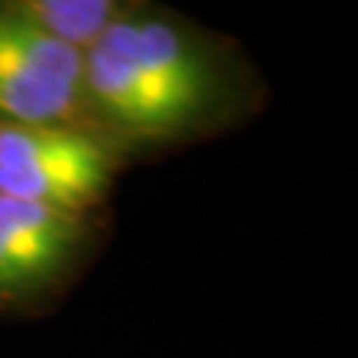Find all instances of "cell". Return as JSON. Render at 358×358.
Instances as JSON below:
<instances>
[{
    "instance_id": "3",
    "label": "cell",
    "mask_w": 358,
    "mask_h": 358,
    "mask_svg": "<svg viewBox=\"0 0 358 358\" xmlns=\"http://www.w3.org/2000/svg\"><path fill=\"white\" fill-rule=\"evenodd\" d=\"M105 233V212H66L0 197V310L33 313L60 299Z\"/></svg>"
},
{
    "instance_id": "1",
    "label": "cell",
    "mask_w": 358,
    "mask_h": 358,
    "mask_svg": "<svg viewBox=\"0 0 358 358\" xmlns=\"http://www.w3.org/2000/svg\"><path fill=\"white\" fill-rule=\"evenodd\" d=\"M84 93L90 126L126 162L218 138L266 102L260 72L230 36L138 0L84 51Z\"/></svg>"
},
{
    "instance_id": "5",
    "label": "cell",
    "mask_w": 358,
    "mask_h": 358,
    "mask_svg": "<svg viewBox=\"0 0 358 358\" xmlns=\"http://www.w3.org/2000/svg\"><path fill=\"white\" fill-rule=\"evenodd\" d=\"M9 6L45 36L84 54L114 24L126 0H9Z\"/></svg>"
},
{
    "instance_id": "2",
    "label": "cell",
    "mask_w": 358,
    "mask_h": 358,
    "mask_svg": "<svg viewBox=\"0 0 358 358\" xmlns=\"http://www.w3.org/2000/svg\"><path fill=\"white\" fill-rule=\"evenodd\" d=\"M129 162L87 129L0 122V197L102 212Z\"/></svg>"
},
{
    "instance_id": "4",
    "label": "cell",
    "mask_w": 358,
    "mask_h": 358,
    "mask_svg": "<svg viewBox=\"0 0 358 358\" xmlns=\"http://www.w3.org/2000/svg\"><path fill=\"white\" fill-rule=\"evenodd\" d=\"M0 122L93 131L84 93V54L45 36L9 0H0Z\"/></svg>"
}]
</instances>
